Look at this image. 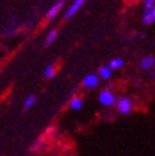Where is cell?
Returning a JSON list of instances; mask_svg holds the SVG:
<instances>
[{"mask_svg":"<svg viewBox=\"0 0 155 156\" xmlns=\"http://www.w3.org/2000/svg\"><path fill=\"white\" fill-rule=\"evenodd\" d=\"M56 37H57V30H51V32H49V34L46 36V46L51 44L56 40Z\"/></svg>","mask_w":155,"mask_h":156,"instance_id":"cell-13","label":"cell"},{"mask_svg":"<svg viewBox=\"0 0 155 156\" xmlns=\"http://www.w3.org/2000/svg\"><path fill=\"white\" fill-rule=\"evenodd\" d=\"M36 102H37V98H36L34 95H29V97L26 98L24 104H23V108H24V109H29L31 107H33V105H34Z\"/></svg>","mask_w":155,"mask_h":156,"instance_id":"cell-12","label":"cell"},{"mask_svg":"<svg viewBox=\"0 0 155 156\" xmlns=\"http://www.w3.org/2000/svg\"><path fill=\"white\" fill-rule=\"evenodd\" d=\"M83 85L85 88H96L98 85V76L96 74H88L87 76L83 79Z\"/></svg>","mask_w":155,"mask_h":156,"instance_id":"cell-5","label":"cell"},{"mask_svg":"<svg viewBox=\"0 0 155 156\" xmlns=\"http://www.w3.org/2000/svg\"><path fill=\"white\" fill-rule=\"evenodd\" d=\"M84 3H85V0H75V2L70 5V8L67 9V12L65 13V19H70L73 15H74V14L83 6Z\"/></svg>","mask_w":155,"mask_h":156,"instance_id":"cell-4","label":"cell"},{"mask_svg":"<svg viewBox=\"0 0 155 156\" xmlns=\"http://www.w3.org/2000/svg\"><path fill=\"white\" fill-rule=\"evenodd\" d=\"M114 103H116V109L123 115L128 114L131 112V109H132V103H131V100L126 97L118 98L117 100H114Z\"/></svg>","mask_w":155,"mask_h":156,"instance_id":"cell-1","label":"cell"},{"mask_svg":"<svg viewBox=\"0 0 155 156\" xmlns=\"http://www.w3.org/2000/svg\"><path fill=\"white\" fill-rule=\"evenodd\" d=\"M111 75H112V70L110 69V66H102L98 71V76L102 77V79H104V80L110 79Z\"/></svg>","mask_w":155,"mask_h":156,"instance_id":"cell-8","label":"cell"},{"mask_svg":"<svg viewBox=\"0 0 155 156\" xmlns=\"http://www.w3.org/2000/svg\"><path fill=\"white\" fill-rule=\"evenodd\" d=\"M69 105H70V108L74 109V111H78V109H80V108L83 107V100H81L80 98L75 97V98H73V99L70 100Z\"/></svg>","mask_w":155,"mask_h":156,"instance_id":"cell-10","label":"cell"},{"mask_svg":"<svg viewBox=\"0 0 155 156\" xmlns=\"http://www.w3.org/2000/svg\"><path fill=\"white\" fill-rule=\"evenodd\" d=\"M55 74H56V70H55V66L53 65L46 66L43 70V75H45L46 79H52V77L55 76Z\"/></svg>","mask_w":155,"mask_h":156,"instance_id":"cell-9","label":"cell"},{"mask_svg":"<svg viewBox=\"0 0 155 156\" xmlns=\"http://www.w3.org/2000/svg\"><path fill=\"white\" fill-rule=\"evenodd\" d=\"M123 60L122 58H113V60H111V62H110V69L111 70H116V69H121L122 66H123Z\"/></svg>","mask_w":155,"mask_h":156,"instance_id":"cell-11","label":"cell"},{"mask_svg":"<svg viewBox=\"0 0 155 156\" xmlns=\"http://www.w3.org/2000/svg\"><path fill=\"white\" fill-rule=\"evenodd\" d=\"M63 5H64V0H59L57 3L53 4V5L50 8V9H49L47 15H46V18H47V20H50V19H52V18H55L56 15H57V13L61 10V8H63Z\"/></svg>","mask_w":155,"mask_h":156,"instance_id":"cell-6","label":"cell"},{"mask_svg":"<svg viewBox=\"0 0 155 156\" xmlns=\"http://www.w3.org/2000/svg\"><path fill=\"white\" fill-rule=\"evenodd\" d=\"M155 4V0H144V8L145 9H148V8L153 6Z\"/></svg>","mask_w":155,"mask_h":156,"instance_id":"cell-14","label":"cell"},{"mask_svg":"<svg viewBox=\"0 0 155 156\" xmlns=\"http://www.w3.org/2000/svg\"><path fill=\"white\" fill-rule=\"evenodd\" d=\"M98 99H99V102L102 103L103 105H107V107L108 105H112L114 103V100H116L113 93L110 91V90H102L98 94Z\"/></svg>","mask_w":155,"mask_h":156,"instance_id":"cell-2","label":"cell"},{"mask_svg":"<svg viewBox=\"0 0 155 156\" xmlns=\"http://www.w3.org/2000/svg\"><path fill=\"white\" fill-rule=\"evenodd\" d=\"M154 62H155V60L153 56H146L140 62V69L141 70H150L154 66Z\"/></svg>","mask_w":155,"mask_h":156,"instance_id":"cell-7","label":"cell"},{"mask_svg":"<svg viewBox=\"0 0 155 156\" xmlns=\"http://www.w3.org/2000/svg\"><path fill=\"white\" fill-rule=\"evenodd\" d=\"M153 22H155V4L148 9H145L142 14V23L144 24H151Z\"/></svg>","mask_w":155,"mask_h":156,"instance_id":"cell-3","label":"cell"},{"mask_svg":"<svg viewBox=\"0 0 155 156\" xmlns=\"http://www.w3.org/2000/svg\"><path fill=\"white\" fill-rule=\"evenodd\" d=\"M144 37H145L144 33H140V34H139V38H144Z\"/></svg>","mask_w":155,"mask_h":156,"instance_id":"cell-15","label":"cell"}]
</instances>
